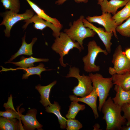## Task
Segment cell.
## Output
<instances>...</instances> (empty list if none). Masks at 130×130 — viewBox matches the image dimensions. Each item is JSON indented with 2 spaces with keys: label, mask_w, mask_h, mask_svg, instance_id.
I'll use <instances>...</instances> for the list:
<instances>
[{
  "label": "cell",
  "mask_w": 130,
  "mask_h": 130,
  "mask_svg": "<svg viewBox=\"0 0 130 130\" xmlns=\"http://www.w3.org/2000/svg\"><path fill=\"white\" fill-rule=\"evenodd\" d=\"M101 111L106 123V130H121L126 124V119L121 115L122 106L115 104L110 97L104 103Z\"/></svg>",
  "instance_id": "6da1fadb"
},
{
  "label": "cell",
  "mask_w": 130,
  "mask_h": 130,
  "mask_svg": "<svg viewBox=\"0 0 130 130\" xmlns=\"http://www.w3.org/2000/svg\"><path fill=\"white\" fill-rule=\"evenodd\" d=\"M74 48L78 49L80 52L82 50L78 42L73 41L66 33L62 32H60L58 37L56 38L51 46L52 49L59 55L60 63L64 67H66L68 64L64 63V57Z\"/></svg>",
  "instance_id": "7a4b0ae2"
},
{
  "label": "cell",
  "mask_w": 130,
  "mask_h": 130,
  "mask_svg": "<svg viewBox=\"0 0 130 130\" xmlns=\"http://www.w3.org/2000/svg\"><path fill=\"white\" fill-rule=\"evenodd\" d=\"M84 18L83 15L74 21L72 25L70 24L69 29L64 30V32L74 41H76L79 44L82 50L84 49L83 40L85 38L93 37L96 33L93 30L84 26L83 20Z\"/></svg>",
  "instance_id": "3957f363"
},
{
  "label": "cell",
  "mask_w": 130,
  "mask_h": 130,
  "mask_svg": "<svg viewBox=\"0 0 130 130\" xmlns=\"http://www.w3.org/2000/svg\"><path fill=\"white\" fill-rule=\"evenodd\" d=\"M80 70L75 66H70L66 78L74 77L77 78L78 82V85L74 87L72 91L74 96L81 97H85L90 94L93 91V87L92 85L91 80L88 76L79 74Z\"/></svg>",
  "instance_id": "277c9868"
},
{
  "label": "cell",
  "mask_w": 130,
  "mask_h": 130,
  "mask_svg": "<svg viewBox=\"0 0 130 130\" xmlns=\"http://www.w3.org/2000/svg\"><path fill=\"white\" fill-rule=\"evenodd\" d=\"M90 77L93 84V88L97 91L99 99V103L98 107L100 112L103 105L109 95L113 84L111 77L105 78L100 74H93L90 73Z\"/></svg>",
  "instance_id": "5b68a950"
},
{
  "label": "cell",
  "mask_w": 130,
  "mask_h": 130,
  "mask_svg": "<svg viewBox=\"0 0 130 130\" xmlns=\"http://www.w3.org/2000/svg\"><path fill=\"white\" fill-rule=\"evenodd\" d=\"M87 46V54L82 58L84 64V70L87 73L98 72L100 69V67L95 64L97 55L100 53H103L107 55L108 53L106 49L104 50L98 46L94 40L89 41Z\"/></svg>",
  "instance_id": "8992f818"
},
{
  "label": "cell",
  "mask_w": 130,
  "mask_h": 130,
  "mask_svg": "<svg viewBox=\"0 0 130 130\" xmlns=\"http://www.w3.org/2000/svg\"><path fill=\"white\" fill-rule=\"evenodd\" d=\"M34 13L32 8L27 9L24 13L21 14L15 13L9 10L2 13L1 15L3 20L0 25H4L5 27L6 28L4 30L5 36L9 37L11 29L15 24L20 21L31 18L34 15Z\"/></svg>",
  "instance_id": "52a82bcc"
},
{
  "label": "cell",
  "mask_w": 130,
  "mask_h": 130,
  "mask_svg": "<svg viewBox=\"0 0 130 130\" xmlns=\"http://www.w3.org/2000/svg\"><path fill=\"white\" fill-rule=\"evenodd\" d=\"M111 62L113 67H110L108 69L109 72L111 75L130 72V60L122 51L121 45H119L115 49Z\"/></svg>",
  "instance_id": "ba28073f"
},
{
  "label": "cell",
  "mask_w": 130,
  "mask_h": 130,
  "mask_svg": "<svg viewBox=\"0 0 130 130\" xmlns=\"http://www.w3.org/2000/svg\"><path fill=\"white\" fill-rule=\"evenodd\" d=\"M102 13L100 16H87L86 19L90 22L97 23L102 26L106 32H112L115 37L117 39L116 30L117 26L115 21L112 19L111 13Z\"/></svg>",
  "instance_id": "9c48e42d"
},
{
  "label": "cell",
  "mask_w": 130,
  "mask_h": 130,
  "mask_svg": "<svg viewBox=\"0 0 130 130\" xmlns=\"http://www.w3.org/2000/svg\"><path fill=\"white\" fill-rule=\"evenodd\" d=\"M25 23L22 26V28L25 30L30 23H33V27L35 29L42 31L46 27L50 28L52 31L53 36L55 38L58 37L60 34V31L62 28L57 27L52 23L45 21L36 14H34L31 18L25 20Z\"/></svg>",
  "instance_id": "30bf717a"
},
{
  "label": "cell",
  "mask_w": 130,
  "mask_h": 130,
  "mask_svg": "<svg viewBox=\"0 0 130 130\" xmlns=\"http://www.w3.org/2000/svg\"><path fill=\"white\" fill-rule=\"evenodd\" d=\"M37 113L35 109H32L28 110L26 115L20 114V119L23 124L24 130H42L43 126L40 124L36 118Z\"/></svg>",
  "instance_id": "8fae6325"
},
{
  "label": "cell",
  "mask_w": 130,
  "mask_h": 130,
  "mask_svg": "<svg viewBox=\"0 0 130 130\" xmlns=\"http://www.w3.org/2000/svg\"><path fill=\"white\" fill-rule=\"evenodd\" d=\"M83 22L85 26L92 29L97 34L104 44L107 52L109 53H110L112 45L111 40L113 36V33L107 32L105 31L104 28L96 26L85 18L83 20Z\"/></svg>",
  "instance_id": "7c38bea8"
},
{
  "label": "cell",
  "mask_w": 130,
  "mask_h": 130,
  "mask_svg": "<svg viewBox=\"0 0 130 130\" xmlns=\"http://www.w3.org/2000/svg\"><path fill=\"white\" fill-rule=\"evenodd\" d=\"M98 97L97 90L93 88L92 91L88 95L80 98H77L74 95H70L69 97L71 101H76L84 103L89 105L92 109L95 119L98 118L99 115L97 107V101Z\"/></svg>",
  "instance_id": "4fadbf2b"
},
{
  "label": "cell",
  "mask_w": 130,
  "mask_h": 130,
  "mask_svg": "<svg viewBox=\"0 0 130 130\" xmlns=\"http://www.w3.org/2000/svg\"><path fill=\"white\" fill-rule=\"evenodd\" d=\"M129 0H104L98 3L100 5L102 13H109L113 15L117 12L119 8L124 6Z\"/></svg>",
  "instance_id": "5bb4252c"
},
{
  "label": "cell",
  "mask_w": 130,
  "mask_h": 130,
  "mask_svg": "<svg viewBox=\"0 0 130 130\" xmlns=\"http://www.w3.org/2000/svg\"><path fill=\"white\" fill-rule=\"evenodd\" d=\"M26 33H25L24 36L22 38V45L18 51L14 55L11 56V58L8 60L6 63L11 62L18 56L22 55L31 56L32 54V48L33 46L37 40L36 37L33 38L31 43L29 44L27 43L25 41Z\"/></svg>",
  "instance_id": "9a60e30c"
},
{
  "label": "cell",
  "mask_w": 130,
  "mask_h": 130,
  "mask_svg": "<svg viewBox=\"0 0 130 130\" xmlns=\"http://www.w3.org/2000/svg\"><path fill=\"white\" fill-rule=\"evenodd\" d=\"M56 80L45 86H43L38 84L35 87V88L40 95V102L44 107L51 105L49 100L50 91L52 87L56 83Z\"/></svg>",
  "instance_id": "2e32d148"
},
{
  "label": "cell",
  "mask_w": 130,
  "mask_h": 130,
  "mask_svg": "<svg viewBox=\"0 0 130 130\" xmlns=\"http://www.w3.org/2000/svg\"><path fill=\"white\" fill-rule=\"evenodd\" d=\"M114 90L116 94L112 99L115 104L122 106L125 104L130 103V90L125 91L117 85H115Z\"/></svg>",
  "instance_id": "e0dca14e"
},
{
  "label": "cell",
  "mask_w": 130,
  "mask_h": 130,
  "mask_svg": "<svg viewBox=\"0 0 130 130\" xmlns=\"http://www.w3.org/2000/svg\"><path fill=\"white\" fill-rule=\"evenodd\" d=\"M1 130H24L20 121L16 118H10L1 117L0 118Z\"/></svg>",
  "instance_id": "ac0fdd59"
},
{
  "label": "cell",
  "mask_w": 130,
  "mask_h": 130,
  "mask_svg": "<svg viewBox=\"0 0 130 130\" xmlns=\"http://www.w3.org/2000/svg\"><path fill=\"white\" fill-rule=\"evenodd\" d=\"M113 84L120 86L124 90H130V72L123 74L115 73L111 77Z\"/></svg>",
  "instance_id": "d6986e66"
},
{
  "label": "cell",
  "mask_w": 130,
  "mask_h": 130,
  "mask_svg": "<svg viewBox=\"0 0 130 130\" xmlns=\"http://www.w3.org/2000/svg\"><path fill=\"white\" fill-rule=\"evenodd\" d=\"M31 8L39 17L45 20L50 22L56 27L62 28V25L56 18H52L48 15L44 10L40 8L37 5L30 0H26Z\"/></svg>",
  "instance_id": "ffe728a7"
},
{
  "label": "cell",
  "mask_w": 130,
  "mask_h": 130,
  "mask_svg": "<svg viewBox=\"0 0 130 130\" xmlns=\"http://www.w3.org/2000/svg\"><path fill=\"white\" fill-rule=\"evenodd\" d=\"M4 106L6 110L0 111V116L8 118H16L21 121L20 114L21 112H17L15 110L13 105L12 95H10L7 102L4 104Z\"/></svg>",
  "instance_id": "44dd1931"
},
{
  "label": "cell",
  "mask_w": 130,
  "mask_h": 130,
  "mask_svg": "<svg viewBox=\"0 0 130 130\" xmlns=\"http://www.w3.org/2000/svg\"><path fill=\"white\" fill-rule=\"evenodd\" d=\"M47 67H45L44 65L41 63H40L37 66L35 67H30L28 68H18L16 69H7L4 68V71H6L10 70H14L17 69H22L26 71V73L23 74L22 79H26L28 78L30 76L33 75H37L39 76L41 78V74L43 71H49L51 69H46Z\"/></svg>",
  "instance_id": "7402d4cb"
},
{
  "label": "cell",
  "mask_w": 130,
  "mask_h": 130,
  "mask_svg": "<svg viewBox=\"0 0 130 130\" xmlns=\"http://www.w3.org/2000/svg\"><path fill=\"white\" fill-rule=\"evenodd\" d=\"M60 106L58 103L54 101V104L50 106L45 107V111L49 113H52L55 115L57 117L61 128L65 129L67 127V119L61 115L60 112Z\"/></svg>",
  "instance_id": "603a6c76"
},
{
  "label": "cell",
  "mask_w": 130,
  "mask_h": 130,
  "mask_svg": "<svg viewBox=\"0 0 130 130\" xmlns=\"http://www.w3.org/2000/svg\"><path fill=\"white\" fill-rule=\"evenodd\" d=\"M130 17V0H129L124 7L113 15L112 16V18L118 26Z\"/></svg>",
  "instance_id": "cb8c5ba5"
},
{
  "label": "cell",
  "mask_w": 130,
  "mask_h": 130,
  "mask_svg": "<svg viewBox=\"0 0 130 130\" xmlns=\"http://www.w3.org/2000/svg\"><path fill=\"white\" fill-rule=\"evenodd\" d=\"M49 60L48 58H37L31 56L28 58H24L19 61L16 62H10L15 65L21 67L22 68H27L34 66V63L36 62H47Z\"/></svg>",
  "instance_id": "d4e9b609"
},
{
  "label": "cell",
  "mask_w": 130,
  "mask_h": 130,
  "mask_svg": "<svg viewBox=\"0 0 130 130\" xmlns=\"http://www.w3.org/2000/svg\"><path fill=\"white\" fill-rule=\"evenodd\" d=\"M76 101H72L69 106V109L65 116L68 119H75L76 116L80 110H84L85 107L84 104H80Z\"/></svg>",
  "instance_id": "484cf974"
},
{
  "label": "cell",
  "mask_w": 130,
  "mask_h": 130,
  "mask_svg": "<svg viewBox=\"0 0 130 130\" xmlns=\"http://www.w3.org/2000/svg\"><path fill=\"white\" fill-rule=\"evenodd\" d=\"M0 1L6 9H9L16 13L19 12L20 6L19 0H1Z\"/></svg>",
  "instance_id": "4316f807"
},
{
  "label": "cell",
  "mask_w": 130,
  "mask_h": 130,
  "mask_svg": "<svg viewBox=\"0 0 130 130\" xmlns=\"http://www.w3.org/2000/svg\"><path fill=\"white\" fill-rule=\"evenodd\" d=\"M116 30L123 36L130 37V17L124 22L117 26Z\"/></svg>",
  "instance_id": "83f0119b"
},
{
  "label": "cell",
  "mask_w": 130,
  "mask_h": 130,
  "mask_svg": "<svg viewBox=\"0 0 130 130\" xmlns=\"http://www.w3.org/2000/svg\"><path fill=\"white\" fill-rule=\"evenodd\" d=\"M66 124L67 130H78L83 127L80 122L75 119L67 120Z\"/></svg>",
  "instance_id": "f1b7e54d"
},
{
  "label": "cell",
  "mask_w": 130,
  "mask_h": 130,
  "mask_svg": "<svg viewBox=\"0 0 130 130\" xmlns=\"http://www.w3.org/2000/svg\"><path fill=\"white\" fill-rule=\"evenodd\" d=\"M122 110L124 112V116L127 121L126 125H130V103H127L122 106Z\"/></svg>",
  "instance_id": "f546056e"
},
{
  "label": "cell",
  "mask_w": 130,
  "mask_h": 130,
  "mask_svg": "<svg viewBox=\"0 0 130 130\" xmlns=\"http://www.w3.org/2000/svg\"><path fill=\"white\" fill-rule=\"evenodd\" d=\"M67 0H57L55 3L58 5H61L63 4ZM77 3H79L83 2L86 3L88 2V0H74Z\"/></svg>",
  "instance_id": "4dcf8cb0"
},
{
  "label": "cell",
  "mask_w": 130,
  "mask_h": 130,
  "mask_svg": "<svg viewBox=\"0 0 130 130\" xmlns=\"http://www.w3.org/2000/svg\"><path fill=\"white\" fill-rule=\"evenodd\" d=\"M124 52L127 58L130 60V47L126 49Z\"/></svg>",
  "instance_id": "1f68e13d"
},
{
  "label": "cell",
  "mask_w": 130,
  "mask_h": 130,
  "mask_svg": "<svg viewBox=\"0 0 130 130\" xmlns=\"http://www.w3.org/2000/svg\"><path fill=\"white\" fill-rule=\"evenodd\" d=\"M122 130H130V125L127 126L124 125L122 126Z\"/></svg>",
  "instance_id": "d6a6232c"
},
{
  "label": "cell",
  "mask_w": 130,
  "mask_h": 130,
  "mask_svg": "<svg viewBox=\"0 0 130 130\" xmlns=\"http://www.w3.org/2000/svg\"><path fill=\"white\" fill-rule=\"evenodd\" d=\"M98 1V3H99L101 2L104 0H97Z\"/></svg>",
  "instance_id": "836d02e7"
}]
</instances>
